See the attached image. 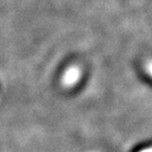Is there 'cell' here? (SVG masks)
Listing matches in <instances>:
<instances>
[{"label": "cell", "instance_id": "cell-1", "mask_svg": "<svg viewBox=\"0 0 152 152\" xmlns=\"http://www.w3.org/2000/svg\"><path fill=\"white\" fill-rule=\"evenodd\" d=\"M140 152H152V146L149 147V148H147V149H144V150H142Z\"/></svg>", "mask_w": 152, "mask_h": 152}]
</instances>
